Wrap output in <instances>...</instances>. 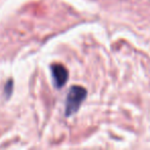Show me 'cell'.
Returning a JSON list of instances; mask_svg holds the SVG:
<instances>
[{"label":"cell","mask_w":150,"mask_h":150,"mask_svg":"<svg viewBox=\"0 0 150 150\" xmlns=\"http://www.w3.org/2000/svg\"><path fill=\"white\" fill-rule=\"evenodd\" d=\"M86 90L82 86H73L69 90V93L66 98V110L65 114L67 117L71 116L74 113H76L79 109L80 105L86 98Z\"/></svg>","instance_id":"1"},{"label":"cell","mask_w":150,"mask_h":150,"mask_svg":"<svg viewBox=\"0 0 150 150\" xmlns=\"http://www.w3.org/2000/svg\"><path fill=\"white\" fill-rule=\"evenodd\" d=\"M52 74L54 84L57 88H61L66 84L68 80V71L63 65L54 64L52 66Z\"/></svg>","instance_id":"2"}]
</instances>
